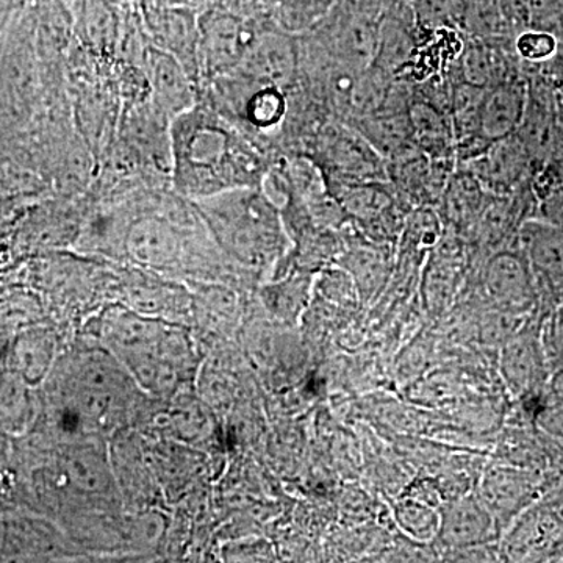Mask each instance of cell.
<instances>
[{"label":"cell","mask_w":563,"mask_h":563,"mask_svg":"<svg viewBox=\"0 0 563 563\" xmlns=\"http://www.w3.org/2000/svg\"><path fill=\"white\" fill-rule=\"evenodd\" d=\"M172 158L177 190L195 201L233 188L257 187V158L211 111L192 106L174 118Z\"/></svg>","instance_id":"6da1fadb"},{"label":"cell","mask_w":563,"mask_h":563,"mask_svg":"<svg viewBox=\"0 0 563 563\" xmlns=\"http://www.w3.org/2000/svg\"><path fill=\"white\" fill-rule=\"evenodd\" d=\"M195 202L222 250L246 268H268L284 254L287 233L279 210L261 188H233Z\"/></svg>","instance_id":"7a4b0ae2"},{"label":"cell","mask_w":563,"mask_h":563,"mask_svg":"<svg viewBox=\"0 0 563 563\" xmlns=\"http://www.w3.org/2000/svg\"><path fill=\"white\" fill-rule=\"evenodd\" d=\"M542 320L533 314L520 332L499 347V377L515 404L536 406L547 401L553 372L544 354Z\"/></svg>","instance_id":"3957f363"},{"label":"cell","mask_w":563,"mask_h":563,"mask_svg":"<svg viewBox=\"0 0 563 563\" xmlns=\"http://www.w3.org/2000/svg\"><path fill=\"white\" fill-rule=\"evenodd\" d=\"M553 483L551 473L495 461L488 463L477 479L476 493L485 509L495 518L501 533L531 507ZM503 537V536H501Z\"/></svg>","instance_id":"277c9868"},{"label":"cell","mask_w":563,"mask_h":563,"mask_svg":"<svg viewBox=\"0 0 563 563\" xmlns=\"http://www.w3.org/2000/svg\"><path fill=\"white\" fill-rule=\"evenodd\" d=\"M483 291L488 309L520 317L539 314L536 277L520 250H501L488 258L483 274Z\"/></svg>","instance_id":"5b68a950"},{"label":"cell","mask_w":563,"mask_h":563,"mask_svg":"<svg viewBox=\"0 0 563 563\" xmlns=\"http://www.w3.org/2000/svg\"><path fill=\"white\" fill-rule=\"evenodd\" d=\"M501 536L495 518L474 492L444 499L439 506V531L433 540L439 554L455 548L498 543Z\"/></svg>","instance_id":"8992f818"},{"label":"cell","mask_w":563,"mask_h":563,"mask_svg":"<svg viewBox=\"0 0 563 563\" xmlns=\"http://www.w3.org/2000/svg\"><path fill=\"white\" fill-rule=\"evenodd\" d=\"M198 52L209 74L228 73L242 63L255 36L246 22L229 11L210 10L198 22Z\"/></svg>","instance_id":"52a82bcc"},{"label":"cell","mask_w":563,"mask_h":563,"mask_svg":"<svg viewBox=\"0 0 563 563\" xmlns=\"http://www.w3.org/2000/svg\"><path fill=\"white\" fill-rule=\"evenodd\" d=\"M531 163L523 141L514 133L488 143L487 150L470 162V172L484 190L504 195L520 184Z\"/></svg>","instance_id":"ba28073f"},{"label":"cell","mask_w":563,"mask_h":563,"mask_svg":"<svg viewBox=\"0 0 563 563\" xmlns=\"http://www.w3.org/2000/svg\"><path fill=\"white\" fill-rule=\"evenodd\" d=\"M295 44L284 33H261L236 68L261 87L284 88L295 77Z\"/></svg>","instance_id":"9c48e42d"},{"label":"cell","mask_w":563,"mask_h":563,"mask_svg":"<svg viewBox=\"0 0 563 563\" xmlns=\"http://www.w3.org/2000/svg\"><path fill=\"white\" fill-rule=\"evenodd\" d=\"M124 246L133 261L150 268H169L181 254L179 232L172 222L155 217L133 222Z\"/></svg>","instance_id":"30bf717a"},{"label":"cell","mask_w":563,"mask_h":563,"mask_svg":"<svg viewBox=\"0 0 563 563\" xmlns=\"http://www.w3.org/2000/svg\"><path fill=\"white\" fill-rule=\"evenodd\" d=\"M528 95L520 81H503L487 90L481 109V139L492 143L517 133L523 122Z\"/></svg>","instance_id":"8fae6325"},{"label":"cell","mask_w":563,"mask_h":563,"mask_svg":"<svg viewBox=\"0 0 563 563\" xmlns=\"http://www.w3.org/2000/svg\"><path fill=\"white\" fill-rule=\"evenodd\" d=\"M147 70L155 102L165 113L177 114L192 107V91L188 70L179 58L163 49L150 52Z\"/></svg>","instance_id":"7c38bea8"},{"label":"cell","mask_w":563,"mask_h":563,"mask_svg":"<svg viewBox=\"0 0 563 563\" xmlns=\"http://www.w3.org/2000/svg\"><path fill=\"white\" fill-rule=\"evenodd\" d=\"M342 268L350 274L357 288L361 303L376 301L390 279L388 254L383 244H358L342 257Z\"/></svg>","instance_id":"4fadbf2b"},{"label":"cell","mask_w":563,"mask_h":563,"mask_svg":"<svg viewBox=\"0 0 563 563\" xmlns=\"http://www.w3.org/2000/svg\"><path fill=\"white\" fill-rule=\"evenodd\" d=\"M532 161L550 162L559 155V128L553 110L539 101L532 92L528 95L523 122L517 131Z\"/></svg>","instance_id":"5bb4252c"},{"label":"cell","mask_w":563,"mask_h":563,"mask_svg":"<svg viewBox=\"0 0 563 563\" xmlns=\"http://www.w3.org/2000/svg\"><path fill=\"white\" fill-rule=\"evenodd\" d=\"M393 523L407 539L418 543H433L439 531V507L417 496L402 493L391 504Z\"/></svg>","instance_id":"9a60e30c"},{"label":"cell","mask_w":563,"mask_h":563,"mask_svg":"<svg viewBox=\"0 0 563 563\" xmlns=\"http://www.w3.org/2000/svg\"><path fill=\"white\" fill-rule=\"evenodd\" d=\"M461 272L462 265L457 257H451L446 252L429 262L422 285V298L429 312L440 314L451 307L461 284Z\"/></svg>","instance_id":"2e32d148"},{"label":"cell","mask_w":563,"mask_h":563,"mask_svg":"<svg viewBox=\"0 0 563 563\" xmlns=\"http://www.w3.org/2000/svg\"><path fill=\"white\" fill-rule=\"evenodd\" d=\"M379 29L366 16L352 14L340 33L339 47L352 69L369 68L376 58Z\"/></svg>","instance_id":"e0dca14e"},{"label":"cell","mask_w":563,"mask_h":563,"mask_svg":"<svg viewBox=\"0 0 563 563\" xmlns=\"http://www.w3.org/2000/svg\"><path fill=\"white\" fill-rule=\"evenodd\" d=\"M55 344L44 331L24 333L16 343V363L22 380L29 385L40 384L49 372L54 361Z\"/></svg>","instance_id":"ac0fdd59"},{"label":"cell","mask_w":563,"mask_h":563,"mask_svg":"<svg viewBox=\"0 0 563 563\" xmlns=\"http://www.w3.org/2000/svg\"><path fill=\"white\" fill-rule=\"evenodd\" d=\"M66 474L70 483L80 490L92 493H106L110 488L111 474L106 459L98 451L84 448L69 453L65 462Z\"/></svg>","instance_id":"d6986e66"},{"label":"cell","mask_w":563,"mask_h":563,"mask_svg":"<svg viewBox=\"0 0 563 563\" xmlns=\"http://www.w3.org/2000/svg\"><path fill=\"white\" fill-rule=\"evenodd\" d=\"M274 20L287 33L313 27L331 13L333 0H266Z\"/></svg>","instance_id":"ffe728a7"},{"label":"cell","mask_w":563,"mask_h":563,"mask_svg":"<svg viewBox=\"0 0 563 563\" xmlns=\"http://www.w3.org/2000/svg\"><path fill=\"white\" fill-rule=\"evenodd\" d=\"M487 88L463 81L454 90L453 113L457 139L466 143L473 136H479L481 109Z\"/></svg>","instance_id":"44dd1931"},{"label":"cell","mask_w":563,"mask_h":563,"mask_svg":"<svg viewBox=\"0 0 563 563\" xmlns=\"http://www.w3.org/2000/svg\"><path fill=\"white\" fill-rule=\"evenodd\" d=\"M310 287H312V279L309 276L301 274V276L288 277L266 288L265 301L274 314L284 320H292L299 317L306 307Z\"/></svg>","instance_id":"7402d4cb"},{"label":"cell","mask_w":563,"mask_h":563,"mask_svg":"<svg viewBox=\"0 0 563 563\" xmlns=\"http://www.w3.org/2000/svg\"><path fill=\"white\" fill-rule=\"evenodd\" d=\"M343 209L350 213L354 220L366 222V224H376L383 222L387 214L391 213V199L387 192L368 185H357L350 187L344 192Z\"/></svg>","instance_id":"603a6c76"},{"label":"cell","mask_w":563,"mask_h":563,"mask_svg":"<svg viewBox=\"0 0 563 563\" xmlns=\"http://www.w3.org/2000/svg\"><path fill=\"white\" fill-rule=\"evenodd\" d=\"M155 35L162 40L163 51L169 52L174 57L179 58L180 52L190 51L191 54L198 49V41H195V33L190 27L187 16L177 11H163L155 16ZM195 55V54H192ZM181 63V62H180Z\"/></svg>","instance_id":"cb8c5ba5"},{"label":"cell","mask_w":563,"mask_h":563,"mask_svg":"<svg viewBox=\"0 0 563 563\" xmlns=\"http://www.w3.org/2000/svg\"><path fill=\"white\" fill-rule=\"evenodd\" d=\"M247 121L257 129H274L284 120L287 111V101L284 92L277 87H261L252 92L247 99L246 107Z\"/></svg>","instance_id":"d4e9b609"},{"label":"cell","mask_w":563,"mask_h":563,"mask_svg":"<svg viewBox=\"0 0 563 563\" xmlns=\"http://www.w3.org/2000/svg\"><path fill=\"white\" fill-rule=\"evenodd\" d=\"M542 343L551 372L563 369V302L542 320Z\"/></svg>","instance_id":"484cf974"},{"label":"cell","mask_w":563,"mask_h":563,"mask_svg":"<svg viewBox=\"0 0 563 563\" xmlns=\"http://www.w3.org/2000/svg\"><path fill=\"white\" fill-rule=\"evenodd\" d=\"M410 125L412 132L420 136L422 143L443 144L446 140V128H444L442 118L437 111L428 106H415L410 111Z\"/></svg>","instance_id":"4316f807"},{"label":"cell","mask_w":563,"mask_h":563,"mask_svg":"<svg viewBox=\"0 0 563 563\" xmlns=\"http://www.w3.org/2000/svg\"><path fill=\"white\" fill-rule=\"evenodd\" d=\"M558 40L548 32H525L517 40L518 54L528 62L551 60L558 54Z\"/></svg>","instance_id":"83f0119b"},{"label":"cell","mask_w":563,"mask_h":563,"mask_svg":"<svg viewBox=\"0 0 563 563\" xmlns=\"http://www.w3.org/2000/svg\"><path fill=\"white\" fill-rule=\"evenodd\" d=\"M439 559L446 562H501L503 555L498 542L444 550L439 554Z\"/></svg>","instance_id":"f1b7e54d"},{"label":"cell","mask_w":563,"mask_h":563,"mask_svg":"<svg viewBox=\"0 0 563 563\" xmlns=\"http://www.w3.org/2000/svg\"><path fill=\"white\" fill-rule=\"evenodd\" d=\"M495 73V63L492 62L490 52L487 49L468 51L465 58V81L487 88Z\"/></svg>","instance_id":"f546056e"},{"label":"cell","mask_w":563,"mask_h":563,"mask_svg":"<svg viewBox=\"0 0 563 563\" xmlns=\"http://www.w3.org/2000/svg\"><path fill=\"white\" fill-rule=\"evenodd\" d=\"M547 401L563 409V369L553 373L548 385Z\"/></svg>","instance_id":"4dcf8cb0"},{"label":"cell","mask_w":563,"mask_h":563,"mask_svg":"<svg viewBox=\"0 0 563 563\" xmlns=\"http://www.w3.org/2000/svg\"><path fill=\"white\" fill-rule=\"evenodd\" d=\"M7 539H9V521L0 518V561L5 558Z\"/></svg>","instance_id":"1f68e13d"},{"label":"cell","mask_w":563,"mask_h":563,"mask_svg":"<svg viewBox=\"0 0 563 563\" xmlns=\"http://www.w3.org/2000/svg\"><path fill=\"white\" fill-rule=\"evenodd\" d=\"M554 162L555 165L553 166V168L555 179H558V190L563 191V152H561V154H559L558 157L554 158Z\"/></svg>","instance_id":"d6a6232c"},{"label":"cell","mask_w":563,"mask_h":563,"mask_svg":"<svg viewBox=\"0 0 563 563\" xmlns=\"http://www.w3.org/2000/svg\"><path fill=\"white\" fill-rule=\"evenodd\" d=\"M559 74H561V79L563 81V57L561 58V66H559Z\"/></svg>","instance_id":"836d02e7"}]
</instances>
